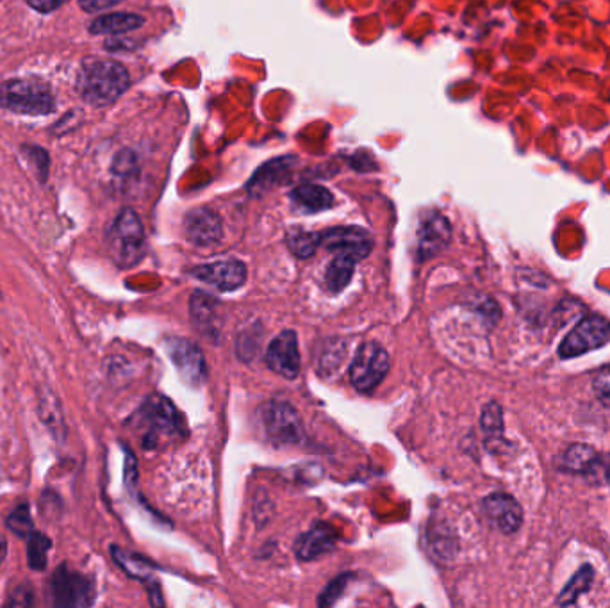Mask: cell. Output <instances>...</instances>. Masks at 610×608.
<instances>
[{
  "label": "cell",
  "instance_id": "1",
  "mask_svg": "<svg viewBox=\"0 0 610 608\" xmlns=\"http://www.w3.org/2000/svg\"><path fill=\"white\" fill-rule=\"evenodd\" d=\"M129 88V72L113 59H84L77 75V91L91 106H109Z\"/></svg>",
  "mask_w": 610,
  "mask_h": 608
},
{
  "label": "cell",
  "instance_id": "2",
  "mask_svg": "<svg viewBox=\"0 0 610 608\" xmlns=\"http://www.w3.org/2000/svg\"><path fill=\"white\" fill-rule=\"evenodd\" d=\"M182 423L184 421L175 409L174 403L161 395L150 396L134 416V427L140 430L145 448H157L168 439L182 436L184 434Z\"/></svg>",
  "mask_w": 610,
  "mask_h": 608
},
{
  "label": "cell",
  "instance_id": "3",
  "mask_svg": "<svg viewBox=\"0 0 610 608\" xmlns=\"http://www.w3.org/2000/svg\"><path fill=\"white\" fill-rule=\"evenodd\" d=\"M106 243L116 266L132 268L140 263L145 255V231L140 216L132 209H124L109 227Z\"/></svg>",
  "mask_w": 610,
  "mask_h": 608
},
{
  "label": "cell",
  "instance_id": "4",
  "mask_svg": "<svg viewBox=\"0 0 610 608\" xmlns=\"http://www.w3.org/2000/svg\"><path fill=\"white\" fill-rule=\"evenodd\" d=\"M0 107L18 115H49L56 100L47 84L40 79H13L0 84Z\"/></svg>",
  "mask_w": 610,
  "mask_h": 608
},
{
  "label": "cell",
  "instance_id": "5",
  "mask_svg": "<svg viewBox=\"0 0 610 608\" xmlns=\"http://www.w3.org/2000/svg\"><path fill=\"white\" fill-rule=\"evenodd\" d=\"M50 603L59 608L90 607L95 601V585L90 578L63 564L52 575L49 585Z\"/></svg>",
  "mask_w": 610,
  "mask_h": 608
},
{
  "label": "cell",
  "instance_id": "6",
  "mask_svg": "<svg viewBox=\"0 0 610 608\" xmlns=\"http://www.w3.org/2000/svg\"><path fill=\"white\" fill-rule=\"evenodd\" d=\"M389 371L388 352L379 343H364L359 346L355 354L352 366H350V382L352 386L368 395L375 387L380 386V382L386 378Z\"/></svg>",
  "mask_w": 610,
  "mask_h": 608
},
{
  "label": "cell",
  "instance_id": "7",
  "mask_svg": "<svg viewBox=\"0 0 610 608\" xmlns=\"http://www.w3.org/2000/svg\"><path fill=\"white\" fill-rule=\"evenodd\" d=\"M610 341V323L600 314H589L578 321L568 336L562 339L559 355L562 359H573L602 348Z\"/></svg>",
  "mask_w": 610,
  "mask_h": 608
},
{
  "label": "cell",
  "instance_id": "8",
  "mask_svg": "<svg viewBox=\"0 0 610 608\" xmlns=\"http://www.w3.org/2000/svg\"><path fill=\"white\" fill-rule=\"evenodd\" d=\"M264 430L273 443L298 444L304 441V427L293 405L286 402H268L261 407Z\"/></svg>",
  "mask_w": 610,
  "mask_h": 608
},
{
  "label": "cell",
  "instance_id": "9",
  "mask_svg": "<svg viewBox=\"0 0 610 608\" xmlns=\"http://www.w3.org/2000/svg\"><path fill=\"white\" fill-rule=\"evenodd\" d=\"M168 354L174 361L175 368L179 370L182 378L193 386L202 384L207 378V364L204 355L195 343L182 337H174L168 343Z\"/></svg>",
  "mask_w": 610,
  "mask_h": 608
},
{
  "label": "cell",
  "instance_id": "10",
  "mask_svg": "<svg viewBox=\"0 0 610 608\" xmlns=\"http://www.w3.org/2000/svg\"><path fill=\"white\" fill-rule=\"evenodd\" d=\"M266 364L270 370L279 373L282 377H298L300 371V350H298L297 334L293 330H284L273 339L266 350Z\"/></svg>",
  "mask_w": 610,
  "mask_h": 608
},
{
  "label": "cell",
  "instance_id": "11",
  "mask_svg": "<svg viewBox=\"0 0 610 608\" xmlns=\"http://www.w3.org/2000/svg\"><path fill=\"white\" fill-rule=\"evenodd\" d=\"M322 247L338 254L354 255L355 259H363L373 248V239L361 227H336L320 234Z\"/></svg>",
  "mask_w": 610,
  "mask_h": 608
},
{
  "label": "cell",
  "instance_id": "12",
  "mask_svg": "<svg viewBox=\"0 0 610 608\" xmlns=\"http://www.w3.org/2000/svg\"><path fill=\"white\" fill-rule=\"evenodd\" d=\"M191 275L220 291H236L247 282V266L241 261L200 264Z\"/></svg>",
  "mask_w": 610,
  "mask_h": 608
},
{
  "label": "cell",
  "instance_id": "13",
  "mask_svg": "<svg viewBox=\"0 0 610 608\" xmlns=\"http://www.w3.org/2000/svg\"><path fill=\"white\" fill-rule=\"evenodd\" d=\"M452 238V227L443 214L432 213L421 222L418 231V259L421 263L441 254Z\"/></svg>",
  "mask_w": 610,
  "mask_h": 608
},
{
  "label": "cell",
  "instance_id": "14",
  "mask_svg": "<svg viewBox=\"0 0 610 608\" xmlns=\"http://www.w3.org/2000/svg\"><path fill=\"white\" fill-rule=\"evenodd\" d=\"M184 232L193 245L211 247L222 239V220L215 211L206 209V207H198L186 216Z\"/></svg>",
  "mask_w": 610,
  "mask_h": 608
},
{
  "label": "cell",
  "instance_id": "15",
  "mask_svg": "<svg viewBox=\"0 0 610 608\" xmlns=\"http://www.w3.org/2000/svg\"><path fill=\"white\" fill-rule=\"evenodd\" d=\"M487 519L502 532L514 534L520 530L523 523V510L520 503L505 493H493L482 502Z\"/></svg>",
  "mask_w": 610,
  "mask_h": 608
},
{
  "label": "cell",
  "instance_id": "16",
  "mask_svg": "<svg viewBox=\"0 0 610 608\" xmlns=\"http://www.w3.org/2000/svg\"><path fill=\"white\" fill-rule=\"evenodd\" d=\"M336 543H338V530L329 523H318L307 534L298 537L295 553L302 562H311L329 553Z\"/></svg>",
  "mask_w": 610,
  "mask_h": 608
},
{
  "label": "cell",
  "instance_id": "17",
  "mask_svg": "<svg viewBox=\"0 0 610 608\" xmlns=\"http://www.w3.org/2000/svg\"><path fill=\"white\" fill-rule=\"evenodd\" d=\"M293 206L304 213H320L334 206V197L329 189L318 184H302L291 191Z\"/></svg>",
  "mask_w": 610,
  "mask_h": 608
},
{
  "label": "cell",
  "instance_id": "18",
  "mask_svg": "<svg viewBox=\"0 0 610 608\" xmlns=\"http://www.w3.org/2000/svg\"><path fill=\"white\" fill-rule=\"evenodd\" d=\"M191 316L200 332L204 334H216L218 332V300L213 296L195 291L190 300Z\"/></svg>",
  "mask_w": 610,
  "mask_h": 608
},
{
  "label": "cell",
  "instance_id": "19",
  "mask_svg": "<svg viewBox=\"0 0 610 608\" xmlns=\"http://www.w3.org/2000/svg\"><path fill=\"white\" fill-rule=\"evenodd\" d=\"M355 263L357 259L354 255L338 254L334 257V261L329 264L325 273V286L330 293H341L347 288L354 277Z\"/></svg>",
  "mask_w": 610,
  "mask_h": 608
},
{
  "label": "cell",
  "instance_id": "20",
  "mask_svg": "<svg viewBox=\"0 0 610 608\" xmlns=\"http://www.w3.org/2000/svg\"><path fill=\"white\" fill-rule=\"evenodd\" d=\"M145 24V20L140 15L132 13H113L106 17H99L90 25L93 34H124L138 29Z\"/></svg>",
  "mask_w": 610,
  "mask_h": 608
},
{
  "label": "cell",
  "instance_id": "21",
  "mask_svg": "<svg viewBox=\"0 0 610 608\" xmlns=\"http://www.w3.org/2000/svg\"><path fill=\"white\" fill-rule=\"evenodd\" d=\"M111 557L115 559L116 564L124 569L127 575L132 578H138V580H150L152 573H154V566L150 564L149 560L143 559L136 553L131 551L122 550L118 546L111 548Z\"/></svg>",
  "mask_w": 610,
  "mask_h": 608
},
{
  "label": "cell",
  "instance_id": "22",
  "mask_svg": "<svg viewBox=\"0 0 610 608\" xmlns=\"http://www.w3.org/2000/svg\"><path fill=\"white\" fill-rule=\"evenodd\" d=\"M598 464V455L587 444H573L564 453L562 466L571 473H587Z\"/></svg>",
  "mask_w": 610,
  "mask_h": 608
},
{
  "label": "cell",
  "instance_id": "23",
  "mask_svg": "<svg viewBox=\"0 0 610 608\" xmlns=\"http://www.w3.org/2000/svg\"><path fill=\"white\" fill-rule=\"evenodd\" d=\"M594 571L593 567L584 566L577 575L573 576L569 580V584L566 585V589L561 592L557 605L566 607V605H575L578 600V596H582L584 592L589 591V587L593 585Z\"/></svg>",
  "mask_w": 610,
  "mask_h": 608
},
{
  "label": "cell",
  "instance_id": "24",
  "mask_svg": "<svg viewBox=\"0 0 610 608\" xmlns=\"http://www.w3.org/2000/svg\"><path fill=\"white\" fill-rule=\"evenodd\" d=\"M289 250L297 255L298 259H307L316 252V248L322 245L320 234L316 232H305L302 229H293L286 236Z\"/></svg>",
  "mask_w": 610,
  "mask_h": 608
},
{
  "label": "cell",
  "instance_id": "25",
  "mask_svg": "<svg viewBox=\"0 0 610 608\" xmlns=\"http://www.w3.org/2000/svg\"><path fill=\"white\" fill-rule=\"evenodd\" d=\"M29 544H27V560H29V566L33 571H42L47 567V560H49V550L52 543H50L49 537L40 532H33V534L27 537Z\"/></svg>",
  "mask_w": 610,
  "mask_h": 608
},
{
  "label": "cell",
  "instance_id": "26",
  "mask_svg": "<svg viewBox=\"0 0 610 608\" xmlns=\"http://www.w3.org/2000/svg\"><path fill=\"white\" fill-rule=\"evenodd\" d=\"M288 166V159H279V161H273L272 165L264 166L263 170L257 172L256 177L252 179L248 189L250 191L268 189V186H272L273 182L279 181V177L284 175V172H288Z\"/></svg>",
  "mask_w": 610,
  "mask_h": 608
},
{
  "label": "cell",
  "instance_id": "27",
  "mask_svg": "<svg viewBox=\"0 0 610 608\" xmlns=\"http://www.w3.org/2000/svg\"><path fill=\"white\" fill-rule=\"evenodd\" d=\"M6 525H8L9 530L17 535V537H20V539H27L29 535L33 534V519H31L29 505H27V503L18 505L17 509L9 514Z\"/></svg>",
  "mask_w": 610,
  "mask_h": 608
},
{
  "label": "cell",
  "instance_id": "28",
  "mask_svg": "<svg viewBox=\"0 0 610 608\" xmlns=\"http://www.w3.org/2000/svg\"><path fill=\"white\" fill-rule=\"evenodd\" d=\"M482 430L489 439H500L503 432L502 407L498 403H489L482 412Z\"/></svg>",
  "mask_w": 610,
  "mask_h": 608
},
{
  "label": "cell",
  "instance_id": "29",
  "mask_svg": "<svg viewBox=\"0 0 610 608\" xmlns=\"http://www.w3.org/2000/svg\"><path fill=\"white\" fill-rule=\"evenodd\" d=\"M348 578L350 576L343 575L336 578V580H332L327 587H325V591L320 594V598H318V603L322 605V607H330V605H334L336 601L341 598V594L345 591V587H347Z\"/></svg>",
  "mask_w": 610,
  "mask_h": 608
},
{
  "label": "cell",
  "instance_id": "30",
  "mask_svg": "<svg viewBox=\"0 0 610 608\" xmlns=\"http://www.w3.org/2000/svg\"><path fill=\"white\" fill-rule=\"evenodd\" d=\"M594 393L603 405L610 407V366L598 371L593 380Z\"/></svg>",
  "mask_w": 610,
  "mask_h": 608
},
{
  "label": "cell",
  "instance_id": "31",
  "mask_svg": "<svg viewBox=\"0 0 610 608\" xmlns=\"http://www.w3.org/2000/svg\"><path fill=\"white\" fill-rule=\"evenodd\" d=\"M33 601V589L29 585H22V587H18L17 591L11 594L8 605L27 607V605H33Z\"/></svg>",
  "mask_w": 610,
  "mask_h": 608
},
{
  "label": "cell",
  "instance_id": "32",
  "mask_svg": "<svg viewBox=\"0 0 610 608\" xmlns=\"http://www.w3.org/2000/svg\"><path fill=\"white\" fill-rule=\"evenodd\" d=\"M122 0H79V6L88 11V13H97L102 9L113 8L116 4H120Z\"/></svg>",
  "mask_w": 610,
  "mask_h": 608
},
{
  "label": "cell",
  "instance_id": "33",
  "mask_svg": "<svg viewBox=\"0 0 610 608\" xmlns=\"http://www.w3.org/2000/svg\"><path fill=\"white\" fill-rule=\"evenodd\" d=\"M65 2L66 0H27V4L40 13H50L59 6H63Z\"/></svg>",
  "mask_w": 610,
  "mask_h": 608
},
{
  "label": "cell",
  "instance_id": "34",
  "mask_svg": "<svg viewBox=\"0 0 610 608\" xmlns=\"http://www.w3.org/2000/svg\"><path fill=\"white\" fill-rule=\"evenodd\" d=\"M134 165V157L129 152H124L120 156L116 157L115 161V172L118 175H125V173L131 170V166Z\"/></svg>",
  "mask_w": 610,
  "mask_h": 608
},
{
  "label": "cell",
  "instance_id": "35",
  "mask_svg": "<svg viewBox=\"0 0 610 608\" xmlns=\"http://www.w3.org/2000/svg\"><path fill=\"white\" fill-rule=\"evenodd\" d=\"M6 555H8V543H6V537L0 535V566H2V562L6 559Z\"/></svg>",
  "mask_w": 610,
  "mask_h": 608
},
{
  "label": "cell",
  "instance_id": "36",
  "mask_svg": "<svg viewBox=\"0 0 610 608\" xmlns=\"http://www.w3.org/2000/svg\"><path fill=\"white\" fill-rule=\"evenodd\" d=\"M605 473H607V480H609V482H610V462H609V466H607V468H605Z\"/></svg>",
  "mask_w": 610,
  "mask_h": 608
}]
</instances>
